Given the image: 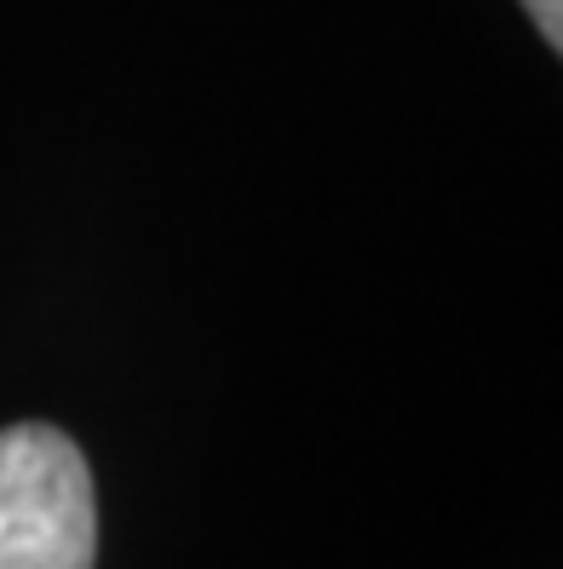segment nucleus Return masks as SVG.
I'll list each match as a JSON object with an SVG mask.
<instances>
[{
	"instance_id": "f257e3e1",
	"label": "nucleus",
	"mask_w": 563,
	"mask_h": 569,
	"mask_svg": "<svg viewBox=\"0 0 563 569\" xmlns=\"http://www.w3.org/2000/svg\"><path fill=\"white\" fill-rule=\"evenodd\" d=\"M92 466L47 420L0 431V569H92Z\"/></svg>"
},
{
	"instance_id": "f03ea898",
	"label": "nucleus",
	"mask_w": 563,
	"mask_h": 569,
	"mask_svg": "<svg viewBox=\"0 0 563 569\" xmlns=\"http://www.w3.org/2000/svg\"><path fill=\"white\" fill-rule=\"evenodd\" d=\"M523 12H529V23L541 29V41L557 52L563 47V0H523Z\"/></svg>"
}]
</instances>
